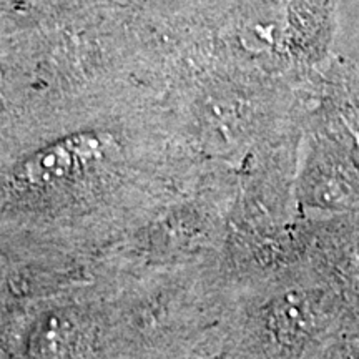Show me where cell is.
<instances>
[{"mask_svg":"<svg viewBox=\"0 0 359 359\" xmlns=\"http://www.w3.org/2000/svg\"><path fill=\"white\" fill-rule=\"evenodd\" d=\"M110 135L83 132L69 135L40 148L15 170L17 182L25 187H52L80 177L109 156Z\"/></svg>","mask_w":359,"mask_h":359,"instance_id":"obj_1","label":"cell"}]
</instances>
